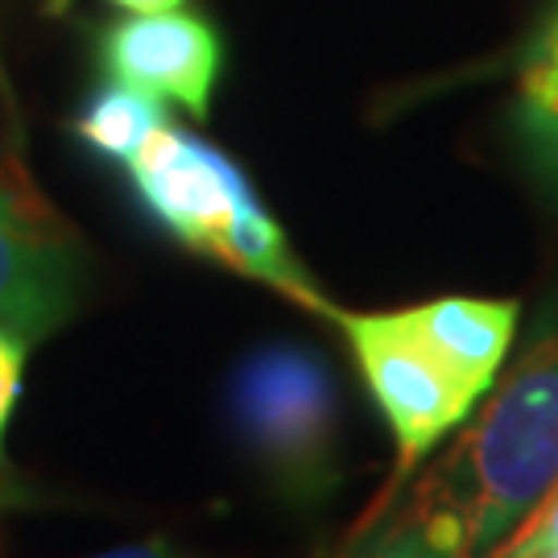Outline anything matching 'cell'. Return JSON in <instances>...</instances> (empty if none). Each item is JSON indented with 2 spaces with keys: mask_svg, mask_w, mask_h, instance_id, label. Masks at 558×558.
<instances>
[{
  "mask_svg": "<svg viewBox=\"0 0 558 558\" xmlns=\"http://www.w3.org/2000/svg\"><path fill=\"white\" fill-rule=\"evenodd\" d=\"M327 319L343 331L352 356H356L360 377L377 401L380 418L393 430L398 480H410L422 456L447 430H456L480 398L410 331L401 311H393V315H348V311L331 306Z\"/></svg>",
  "mask_w": 558,
  "mask_h": 558,
  "instance_id": "3957f363",
  "label": "cell"
},
{
  "mask_svg": "<svg viewBox=\"0 0 558 558\" xmlns=\"http://www.w3.org/2000/svg\"><path fill=\"white\" fill-rule=\"evenodd\" d=\"M410 331L456 373L476 398L488 393L500 364L509 356L513 327H518V302L505 299H435L401 311Z\"/></svg>",
  "mask_w": 558,
  "mask_h": 558,
  "instance_id": "52a82bcc",
  "label": "cell"
},
{
  "mask_svg": "<svg viewBox=\"0 0 558 558\" xmlns=\"http://www.w3.org/2000/svg\"><path fill=\"white\" fill-rule=\"evenodd\" d=\"M96 558H174L166 542H141V546H120V550H108V555Z\"/></svg>",
  "mask_w": 558,
  "mask_h": 558,
  "instance_id": "5bb4252c",
  "label": "cell"
},
{
  "mask_svg": "<svg viewBox=\"0 0 558 558\" xmlns=\"http://www.w3.org/2000/svg\"><path fill=\"white\" fill-rule=\"evenodd\" d=\"M518 129H558V4L521 59Z\"/></svg>",
  "mask_w": 558,
  "mask_h": 558,
  "instance_id": "30bf717a",
  "label": "cell"
},
{
  "mask_svg": "<svg viewBox=\"0 0 558 558\" xmlns=\"http://www.w3.org/2000/svg\"><path fill=\"white\" fill-rule=\"evenodd\" d=\"M124 13H166V9H182V0H108Z\"/></svg>",
  "mask_w": 558,
  "mask_h": 558,
  "instance_id": "9a60e30c",
  "label": "cell"
},
{
  "mask_svg": "<svg viewBox=\"0 0 558 558\" xmlns=\"http://www.w3.org/2000/svg\"><path fill=\"white\" fill-rule=\"evenodd\" d=\"M100 66L108 71V80L129 83L145 96L203 120L211 112V92L220 83L223 41L211 21L182 9L129 13L104 29Z\"/></svg>",
  "mask_w": 558,
  "mask_h": 558,
  "instance_id": "8992f818",
  "label": "cell"
},
{
  "mask_svg": "<svg viewBox=\"0 0 558 558\" xmlns=\"http://www.w3.org/2000/svg\"><path fill=\"white\" fill-rule=\"evenodd\" d=\"M232 418L248 456L290 500H319L336 484L339 398L331 368L302 343H265L240 360Z\"/></svg>",
  "mask_w": 558,
  "mask_h": 558,
  "instance_id": "7a4b0ae2",
  "label": "cell"
},
{
  "mask_svg": "<svg viewBox=\"0 0 558 558\" xmlns=\"http://www.w3.org/2000/svg\"><path fill=\"white\" fill-rule=\"evenodd\" d=\"M124 170L145 216L203 257H211L240 207L257 203V191L236 161L174 124H161Z\"/></svg>",
  "mask_w": 558,
  "mask_h": 558,
  "instance_id": "5b68a950",
  "label": "cell"
},
{
  "mask_svg": "<svg viewBox=\"0 0 558 558\" xmlns=\"http://www.w3.org/2000/svg\"><path fill=\"white\" fill-rule=\"evenodd\" d=\"M521 149L534 166V174L542 179V186L558 199V129H518Z\"/></svg>",
  "mask_w": 558,
  "mask_h": 558,
  "instance_id": "4fadbf2b",
  "label": "cell"
},
{
  "mask_svg": "<svg viewBox=\"0 0 558 558\" xmlns=\"http://www.w3.org/2000/svg\"><path fill=\"white\" fill-rule=\"evenodd\" d=\"M542 558H558V550H550V555H542Z\"/></svg>",
  "mask_w": 558,
  "mask_h": 558,
  "instance_id": "2e32d148",
  "label": "cell"
},
{
  "mask_svg": "<svg viewBox=\"0 0 558 558\" xmlns=\"http://www.w3.org/2000/svg\"><path fill=\"white\" fill-rule=\"evenodd\" d=\"M558 550V484L534 505V513L513 530V538L488 550V558H542Z\"/></svg>",
  "mask_w": 558,
  "mask_h": 558,
  "instance_id": "8fae6325",
  "label": "cell"
},
{
  "mask_svg": "<svg viewBox=\"0 0 558 558\" xmlns=\"http://www.w3.org/2000/svg\"><path fill=\"white\" fill-rule=\"evenodd\" d=\"M83 286L80 240L0 166V331L38 343L75 315Z\"/></svg>",
  "mask_w": 558,
  "mask_h": 558,
  "instance_id": "277c9868",
  "label": "cell"
},
{
  "mask_svg": "<svg viewBox=\"0 0 558 558\" xmlns=\"http://www.w3.org/2000/svg\"><path fill=\"white\" fill-rule=\"evenodd\" d=\"M25 352H29L25 339L4 336V331H0V439H4L9 418H13V405H17L21 373H25Z\"/></svg>",
  "mask_w": 558,
  "mask_h": 558,
  "instance_id": "7c38bea8",
  "label": "cell"
},
{
  "mask_svg": "<svg viewBox=\"0 0 558 558\" xmlns=\"http://www.w3.org/2000/svg\"><path fill=\"white\" fill-rule=\"evenodd\" d=\"M161 124H166L161 100L145 96L129 83L108 80L100 92H92V100L83 104V112L75 117V137L96 158L129 166Z\"/></svg>",
  "mask_w": 558,
  "mask_h": 558,
  "instance_id": "9c48e42d",
  "label": "cell"
},
{
  "mask_svg": "<svg viewBox=\"0 0 558 558\" xmlns=\"http://www.w3.org/2000/svg\"><path fill=\"white\" fill-rule=\"evenodd\" d=\"M211 260H220V265L236 269L244 278H257L265 286H274L286 299L302 302V306H311L319 315H331V302L315 290V281L302 269V260L290 253V240L281 232V223L265 211L260 199L240 207L236 216H232V223L223 228V236L211 248Z\"/></svg>",
  "mask_w": 558,
  "mask_h": 558,
  "instance_id": "ba28073f",
  "label": "cell"
},
{
  "mask_svg": "<svg viewBox=\"0 0 558 558\" xmlns=\"http://www.w3.org/2000/svg\"><path fill=\"white\" fill-rule=\"evenodd\" d=\"M558 484V331L542 336L418 484L385 558H484Z\"/></svg>",
  "mask_w": 558,
  "mask_h": 558,
  "instance_id": "6da1fadb",
  "label": "cell"
}]
</instances>
